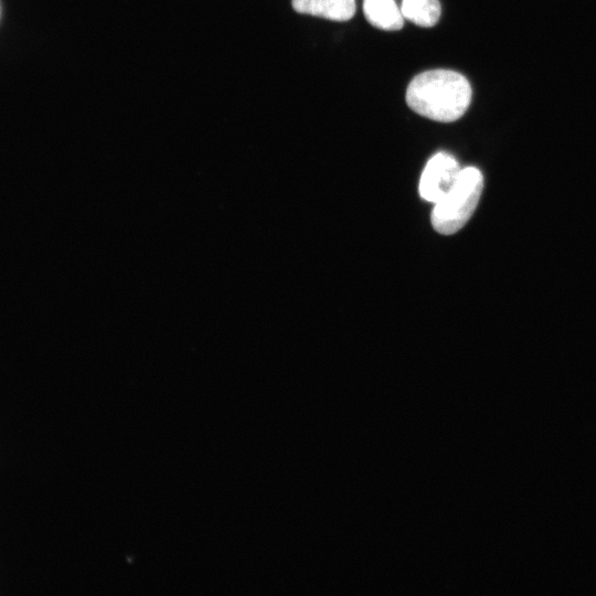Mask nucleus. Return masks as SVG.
Here are the masks:
<instances>
[{
	"instance_id": "nucleus-2",
	"label": "nucleus",
	"mask_w": 596,
	"mask_h": 596,
	"mask_svg": "<svg viewBox=\"0 0 596 596\" xmlns=\"http://www.w3.org/2000/svg\"><path fill=\"white\" fill-rule=\"evenodd\" d=\"M483 188V177L476 167L460 170L449 192L434 204L432 225L440 234L457 233L475 212Z\"/></svg>"
},
{
	"instance_id": "nucleus-1",
	"label": "nucleus",
	"mask_w": 596,
	"mask_h": 596,
	"mask_svg": "<svg viewBox=\"0 0 596 596\" xmlns=\"http://www.w3.org/2000/svg\"><path fill=\"white\" fill-rule=\"evenodd\" d=\"M408 107L432 120L450 123L468 109L471 87L468 79L450 70H430L416 75L407 86Z\"/></svg>"
},
{
	"instance_id": "nucleus-4",
	"label": "nucleus",
	"mask_w": 596,
	"mask_h": 596,
	"mask_svg": "<svg viewBox=\"0 0 596 596\" xmlns=\"http://www.w3.org/2000/svg\"><path fill=\"white\" fill-rule=\"evenodd\" d=\"M291 4L299 13L333 21H347L355 12V0H291Z\"/></svg>"
},
{
	"instance_id": "nucleus-5",
	"label": "nucleus",
	"mask_w": 596,
	"mask_h": 596,
	"mask_svg": "<svg viewBox=\"0 0 596 596\" xmlns=\"http://www.w3.org/2000/svg\"><path fill=\"white\" fill-rule=\"evenodd\" d=\"M366 20L377 29L396 31L403 28L404 17L395 0H364Z\"/></svg>"
},
{
	"instance_id": "nucleus-6",
	"label": "nucleus",
	"mask_w": 596,
	"mask_h": 596,
	"mask_svg": "<svg viewBox=\"0 0 596 596\" xmlns=\"http://www.w3.org/2000/svg\"><path fill=\"white\" fill-rule=\"evenodd\" d=\"M400 8L404 19L423 28L435 25L441 13L438 0H402Z\"/></svg>"
},
{
	"instance_id": "nucleus-3",
	"label": "nucleus",
	"mask_w": 596,
	"mask_h": 596,
	"mask_svg": "<svg viewBox=\"0 0 596 596\" xmlns=\"http://www.w3.org/2000/svg\"><path fill=\"white\" fill-rule=\"evenodd\" d=\"M461 168L447 152L434 155L426 163L418 184L419 195L432 203L438 202L456 183Z\"/></svg>"
}]
</instances>
